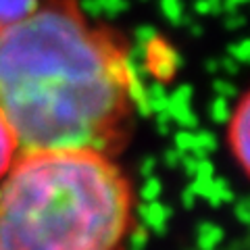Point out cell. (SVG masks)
I'll use <instances>...</instances> for the list:
<instances>
[{"instance_id":"6da1fadb","label":"cell","mask_w":250,"mask_h":250,"mask_svg":"<svg viewBox=\"0 0 250 250\" xmlns=\"http://www.w3.org/2000/svg\"><path fill=\"white\" fill-rule=\"evenodd\" d=\"M138 106L121 36L77 0H40L0 34V108L19 152L90 148L115 156L134 134Z\"/></svg>"},{"instance_id":"7a4b0ae2","label":"cell","mask_w":250,"mask_h":250,"mask_svg":"<svg viewBox=\"0 0 250 250\" xmlns=\"http://www.w3.org/2000/svg\"><path fill=\"white\" fill-rule=\"evenodd\" d=\"M134 225V186L111 154L25 150L0 182V250H125Z\"/></svg>"},{"instance_id":"3957f363","label":"cell","mask_w":250,"mask_h":250,"mask_svg":"<svg viewBox=\"0 0 250 250\" xmlns=\"http://www.w3.org/2000/svg\"><path fill=\"white\" fill-rule=\"evenodd\" d=\"M248 125H250V100L248 94H242L228 123V144L233 159L238 161V167L244 173L248 171V131H250Z\"/></svg>"},{"instance_id":"277c9868","label":"cell","mask_w":250,"mask_h":250,"mask_svg":"<svg viewBox=\"0 0 250 250\" xmlns=\"http://www.w3.org/2000/svg\"><path fill=\"white\" fill-rule=\"evenodd\" d=\"M17 156H19L17 134H15L9 119H6L2 108H0V182H2V177L9 173V169L13 167V163Z\"/></svg>"},{"instance_id":"5b68a950","label":"cell","mask_w":250,"mask_h":250,"mask_svg":"<svg viewBox=\"0 0 250 250\" xmlns=\"http://www.w3.org/2000/svg\"><path fill=\"white\" fill-rule=\"evenodd\" d=\"M40 0H0V34L25 19Z\"/></svg>"}]
</instances>
